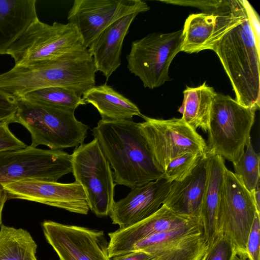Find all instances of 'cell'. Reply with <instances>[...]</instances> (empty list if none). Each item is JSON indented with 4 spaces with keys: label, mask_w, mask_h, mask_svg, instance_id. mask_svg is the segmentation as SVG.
I'll use <instances>...</instances> for the list:
<instances>
[{
    "label": "cell",
    "mask_w": 260,
    "mask_h": 260,
    "mask_svg": "<svg viewBox=\"0 0 260 260\" xmlns=\"http://www.w3.org/2000/svg\"><path fill=\"white\" fill-rule=\"evenodd\" d=\"M96 70L87 48L57 58L15 66L0 75V91L16 100L31 91L49 87H62L83 96L95 85Z\"/></svg>",
    "instance_id": "1"
},
{
    "label": "cell",
    "mask_w": 260,
    "mask_h": 260,
    "mask_svg": "<svg viewBox=\"0 0 260 260\" xmlns=\"http://www.w3.org/2000/svg\"><path fill=\"white\" fill-rule=\"evenodd\" d=\"M91 131L114 170V181L131 188L163 177L137 123L100 120Z\"/></svg>",
    "instance_id": "2"
},
{
    "label": "cell",
    "mask_w": 260,
    "mask_h": 260,
    "mask_svg": "<svg viewBox=\"0 0 260 260\" xmlns=\"http://www.w3.org/2000/svg\"><path fill=\"white\" fill-rule=\"evenodd\" d=\"M212 50L231 81L237 102L255 111L259 110L260 51L245 10L241 21L221 38Z\"/></svg>",
    "instance_id": "3"
},
{
    "label": "cell",
    "mask_w": 260,
    "mask_h": 260,
    "mask_svg": "<svg viewBox=\"0 0 260 260\" xmlns=\"http://www.w3.org/2000/svg\"><path fill=\"white\" fill-rule=\"evenodd\" d=\"M15 122L29 132L30 146L45 145L52 150L77 147L83 144L89 126L79 121L74 110L35 103L20 98Z\"/></svg>",
    "instance_id": "4"
},
{
    "label": "cell",
    "mask_w": 260,
    "mask_h": 260,
    "mask_svg": "<svg viewBox=\"0 0 260 260\" xmlns=\"http://www.w3.org/2000/svg\"><path fill=\"white\" fill-rule=\"evenodd\" d=\"M255 111L229 95L217 93L210 111L206 154L237 162L251 140Z\"/></svg>",
    "instance_id": "5"
},
{
    "label": "cell",
    "mask_w": 260,
    "mask_h": 260,
    "mask_svg": "<svg viewBox=\"0 0 260 260\" xmlns=\"http://www.w3.org/2000/svg\"><path fill=\"white\" fill-rule=\"evenodd\" d=\"M72 165L75 181L82 186L89 209L98 217L109 216L115 202L113 174L95 138L76 147Z\"/></svg>",
    "instance_id": "6"
},
{
    "label": "cell",
    "mask_w": 260,
    "mask_h": 260,
    "mask_svg": "<svg viewBox=\"0 0 260 260\" xmlns=\"http://www.w3.org/2000/svg\"><path fill=\"white\" fill-rule=\"evenodd\" d=\"M182 29L168 33L153 32L133 42L126 56L131 73L146 88L158 87L169 81L170 64L181 51Z\"/></svg>",
    "instance_id": "7"
},
{
    "label": "cell",
    "mask_w": 260,
    "mask_h": 260,
    "mask_svg": "<svg viewBox=\"0 0 260 260\" xmlns=\"http://www.w3.org/2000/svg\"><path fill=\"white\" fill-rule=\"evenodd\" d=\"M83 47L81 36L72 24L54 22L50 25L38 19L11 45L7 54L13 58L15 66H19L57 58Z\"/></svg>",
    "instance_id": "8"
},
{
    "label": "cell",
    "mask_w": 260,
    "mask_h": 260,
    "mask_svg": "<svg viewBox=\"0 0 260 260\" xmlns=\"http://www.w3.org/2000/svg\"><path fill=\"white\" fill-rule=\"evenodd\" d=\"M137 123L155 164L164 173L174 158L188 152L207 154V143L181 118L156 119L143 115Z\"/></svg>",
    "instance_id": "9"
},
{
    "label": "cell",
    "mask_w": 260,
    "mask_h": 260,
    "mask_svg": "<svg viewBox=\"0 0 260 260\" xmlns=\"http://www.w3.org/2000/svg\"><path fill=\"white\" fill-rule=\"evenodd\" d=\"M256 212H260L252 193L246 189L238 176L225 167L216 231H222L231 239L238 256L248 258L246 245Z\"/></svg>",
    "instance_id": "10"
},
{
    "label": "cell",
    "mask_w": 260,
    "mask_h": 260,
    "mask_svg": "<svg viewBox=\"0 0 260 260\" xmlns=\"http://www.w3.org/2000/svg\"><path fill=\"white\" fill-rule=\"evenodd\" d=\"M72 172V154L27 146L0 152V185L25 179L57 182Z\"/></svg>",
    "instance_id": "11"
},
{
    "label": "cell",
    "mask_w": 260,
    "mask_h": 260,
    "mask_svg": "<svg viewBox=\"0 0 260 260\" xmlns=\"http://www.w3.org/2000/svg\"><path fill=\"white\" fill-rule=\"evenodd\" d=\"M150 10L141 0H75L68 12V23L74 26L87 48L108 26L127 15Z\"/></svg>",
    "instance_id": "12"
},
{
    "label": "cell",
    "mask_w": 260,
    "mask_h": 260,
    "mask_svg": "<svg viewBox=\"0 0 260 260\" xmlns=\"http://www.w3.org/2000/svg\"><path fill=\"white\" fill-rule=\"evenodd\" d=\"M244 13L242 0H224L212 13L189 15L182 28L181 51L193 53L212 50L221 38L241 21Z\"/></svg>",
    "instance_id": "13"
},
{
    "label": "cell",
    "mask_w": 260,
    "mask_h": 260,
    "mask_svg": "<svg viewBox=\"0 0 260 260\" xmlns=\"http://www.w3.org/2000/svg\"><path fill=\"white\" fill-rule=\"evenodd\" d=\"M45 238L60 260H111L103 231L45 220Z\"/></svg>",
    "instance_id": "14"
},
{
    "label": "cell",
    "mask_w": 260,
    "mask_h": 260,
    "mask_svg": "<svg viewBox=\"0 0 260 260\" xmlns=\"http://www.w3.org/2000/svg\"><path fill=\"white\" fill-rule=\"evenodd\" d=\"M8 200L17 199L38 202L68 211L86 215L89 208L84 190L80 183L25 179L2 183Z\"/></svg>",
    "instance_id": "15"
},
{
    "label": "cell",
    "mask_w": 260,
    "mask_h": 260,
    "mask_svg": "<svg viewBox=\"0 0 260 260\" xmlns=\"http://www.w3.org/2000/svg\"><path fill=\"white\" fill-rule=\"evenodd\" d=\"M207 247L199 222L144 238L135 243L130 252L145 251L155 256L156 260H201Z\"/></svg>",
    "instance_id": "16"
},
{
    "label": "cell",
    "mask_w": 260,
    "mask_h": 260,
    "mask_svg": "<svg viewBox=\"0 0 260 260\" xmlns=\"http://www.w3.org/2000/svg\"><path fill=\"white\" fill-rule=\"evenodd\" d=\"M172 182L164 177L132 188L124 198L115 202L109 216L119 229L149 217L163 205Z\"/></svg>",
    "instance_id": "17"
},
{
    "label": "cell",
    "mask_w": 260,
    "mask_h": 260,
    "mask_svg": "<svg viewBox=\"0 0 260 260\" xmlns=\"http://www.w3.org/2000/svg\"><path fill=\"white\" fill-rule=\"evenodd\" d=\"M201 222L200 218L179 215L162 205L154 214L131 226L108 233L109 257L130 252L133 245L148 236Z\"/></svg>",
    "instance_id": "18"
},
{
    "label": "cell",
    "mask_w": 260,
    "mask_h": 260,
    "mask_svg": "<svg viewBox=\"0 0 260 260\" xmlns=\"http://www.w3.org/2000/svg\"><path fill=\"white\" fill-rule=\"evenodd\" d=\"M139 14L132 13L112 23L88 48L96 71L101 72L106 81L121 65L124 39L132 22Z\"/></svg>",
    "instance_id": "19"
},
{
    "label": "cell",
    "mask_w": 260,
    "mask_h": 260,
    "mask_svg": "<svg viewBox=\"0 0 260 260\" xmlns=\"http://www.w3.org/2000/svg\"><path fill=\"white\" fill-rule=\"evenodd\" d=\"M206 179V154L188 176L172 183L163 205L179 215L200 218Z\"/></svg>",
    "instance_id": "20"
},
{
    "label": "cell",
    "mask_w": 260,
    "mask_h": 260,
    "mask_svg": "<svg viewBox=\"0 0 260 260\" xmlns=\"http://www.w3.org/2000/svg\"><path fill=\"white\" fill-rule=\"evenodd\" d=\"M36 0H0V55L38 18Z\"/></svg>",
    "instance_id": "21"
},
{
    "label": "cell",
    "mask_w": 260,
    "mask_h": 260,
    "mask_svg": "<svg viewBox=\"0 0 260 260\" xmlns=\"http://www.w3.org/2000/svg\"><path fill=\"white\" fill-rule=\"evenodd\" d=\"M206 156L207 179L200 219L208 244L216 231L218 209L226 166L224 158L220 156L206 154Z\"/></svg>",
    "instance_id": "22"
},
{
    "label": "cell",
    "mask_w": 260,
    "mask_h": 260,
    "mask_svg": "<svg viewBox=\"0 0 260 260\" xmlns=\"http://www.w3.org/2000/svg\"><path fill=\"white\" fill-rule=\"evenodd\" d=\"M82 98L97 109L103 120L131 119L134 116L143 115L136 104L106 83L94 85L84 93Z\"/></svg>",
    "instance_id": "23"
},
{
    "label": "cell",
    "mask_w": 260,
    "mask_h": 260,
    "mask_svg": "<svg viewBox=\"0 0 260 260\" xmlns=\"http://www.w3.org/2000/svg\"><path fill=\"white\" fill-rule=\"evenodd\" d=\"M182 107L180 109L181 118L194 129L201 128L207 132L210 114L216 92L212 87L204 83L197 87H186Z\"/></svg>",
    "instance_id": "24"
},
{
    "label": "cell",
    "mask_w": 260,
    "mask_h": 260,
    "mask_svg": "<svg viewBox=\"0 0 260 260\" xmlns=\"http://www.w3.org/2000/svg\"><path fill=\"white\" fill-rule=\"evenodd\" d=\"M0 260H37V245L23 229L0 226Z\"/></svg>",
    "instance_id": "25"
},
{
    "label": "cell",
    "mask_w": 260,
    "mask_h": 260,
    "mask_svg": "<svg viewBox=\"0 0 260 260\" xmlns=\"http://www.w3.org/2000/svg\"><path fill=\"white\" fill-rule=\"evenodd\" d=\"M20 98L74 111L79 106L86 104L82 96L75 90L62 87H49L37 89Z\"/></svg>",
    "instance_id": "26"
},
{
    "label": "cell",
    "mask_w": 260,
    "mask_h": 260,
    "mask_svg": "<svg viewBox=\"0 0 260 260\" xmlns=\"http://www.w3.org/2000/svg\"><path fill=\"white\" fill-rule=\"evenodd\" d=\"M241 157L233 164L234 173L242 180L246 189L253 192L259 184V153H256L251 140Z\"/></svg>",
    "instance_id": "27"
},
{
    "label": "cell",
    "mask_w": 260,
    "mask_h": 260,
    "mask_svg": "<svg viewBox=\"0 0 260 260\" xmlns=\"http://www.w3.org/2000/svg\"><path fill=\"white\" fill-rule=\"evenodd\" d=\"M204 155L188 152L174 158L168 165L163 177L171 182L184 180L192 172Z\"/></svg>",
    "instance_id": "28"
},
{
    "label": "cell",
    "mask_w": 260,
    "mask_h": 260,
    "mask_svg": "<svg viewBox=\"0 0 260 260\" xmlns=\"http://www.w3.org/2000/svg\"><path fill=\"white\" fill-rule=\"evenodd\" d=\"M236 254L231 239L223 232L217 230L201 260H232Z\"/></svg>",
    "instance_id": "29"
},
{
    "label": "cell",
    "mask_w": 260,
    "mask_h": 260,
    "mask_svg": "<svg viewBox=\"0 0 260 260\" xmlns=\"http://www.w3.org/2000/svg\"><path fill=\"white\" fill-rule=\"evenodd\" d=\"M260 215L256 212L248 235L246 251L249 260H260Z\"/></svg>",
    "instance_id": "30"
},
{
    "label": "cell",
    "mask_w": 260,
    "mask_h": 260,
    "mask_svg": "<svg viewBox=\"0 0 260 260\" xmlns=\"http://www.w3.org/2000/svg\"><path fill=\"white\" fill-rule=\"evenodd\" d=\"M9 123H0V152L25 148L27 145L10 130Z\"/></svg>",
    "instance_id": "31"
},
{
    "label": "cell",
    "mask_w": 260,
    "mask_h": 260,
    "mask_svg": "<svg viewBox=\"0 0 260 260\" xmlns=\"http://www.w3.org/2000/svg\"><path fill=\"white\" fill-rule=\"evenodd\" d=\"M17 110L16 101L0 91V123L15 122Z\"/></svg>",
    "instance_id": "32"
},
{
    "label": "cell",
    "mask_w": 260,
    "mask_h": 260,
    "mask_svg": "<svg viewBox=\"0 0 260 260\" xmlns=\"http://www.w3.org/2000/svg\"><path fill=\"white\" fill-rule=\"evenodd\" d=\"M173 5L192 6L203 10L205 13H212L223 4V1H161Z\"/></svg>",
    "instance_id": "33"
},
{
    "label": "cell",
    "mask_w": 260,
    "mask_h": 260,
    "mask_svg": "<svg viewBox=\"0 0 260 260\" xmlns=\"http://www.w3.org/2000/svg\"><path fill=\"white\" fill-rule=\"evenodd\" d=\"M247 19L252 31L257 48L260 51V22L259 17L253 7L246 0H242Z\"/></svg>",
    "instance_id": "34"
},
{
    "label": "cell",
    "mask_w": 260,
    "mask_h": 260,
    "mask_svg": "<svg viewBox=\"0 0 260 260\" xmlns=\"http://www.w3.org/2000/svg\"><path fill=\"white\" fill-rule=\"evenodd\" d=\"M111 260H156L151 254L143 251H133L111 258Z\"/></svg>",
    "instance_id": "35"
},
{
    "label": "cell",
    "mask_w": 260,
    "mask_h": 260,
    "mask_svg": "<svg viewBox=\"0 0 260 260\" xmlns=\"http://www.w3.org/2000/svg\"><path fill=\"white\" fill-rule=\"evenodd\" d=\"M8 200L5 190L0 185V226L2 224V212L4 205Z\"/></svg>",
    "instance_id": "36"
},
{
    "label": "cell",
    "mask_w": 260,
    "mask_h": 260,
    "mask_svg": "<svg viewBox=\"0 0 260 260\" xmlns=\"http://www.w3.org/2000/svg\"><path fill=\"white\" fill-rule=\"evenodd\" d=\"M253 194V199L257 208L258 211L260 212L259 207V197H260V191H259V184L257 186L255 189L252 192Z\"/></svg>",
    "instance_id": "37"
},
{
    "label": "cell",
    "mask_w": 260,
    "mask_h": 260,
    "mask_svg": "<svg viewBox=\"0 0 260 260\" xmlns=\"http://www.w3.org/2000/svg\"><path fill=\"white\" fill-rule=\"evenodd\" d=\"M232 260H249L248 258L238 256L237 254H236Z\"/></svg>",
    "instance_id": "38"
}]
</instances>
